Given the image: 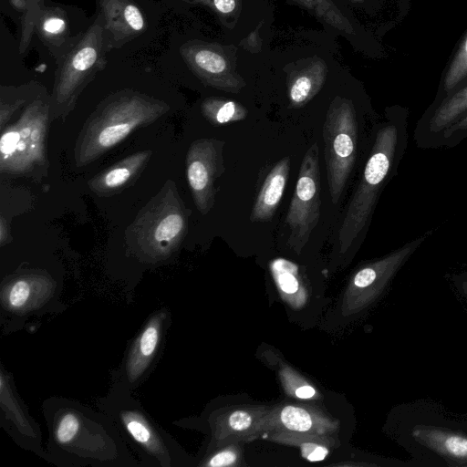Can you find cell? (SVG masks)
<instances>
[{
	"label": "cell",
	"mask_w": 467,
	"mask_h": 467,
	"mask_svg": "<svg viewBox=\"0 0 467 467\" xmlns=\"http://www.w3.org/2000/svg\"><path fill=\"white\" fill-rule=\"evenodd\" d=\"M50 103L34 99L15 123L2 130L0 139V171L26 174L46 165V138Z\"/></svg>",
	"instance_id": "obj_7"
},
{
	"label": "cell",
	"mask_w": 467,
	"mask_h": 467,
	"mask_svg": "<svg viewBox=\"0 0 467 467\" xmlns=\"http://www.w3.org/2000/svg\"><path fill=\"white\" fill-rule=\"evenodd\" d=\"M467 78V34L454 55L443 79L444 96L449 95Z\"/></svg>",
	"instance_id": "obj_27"
},
{
	"label": "cell",
	"mask_w": 467,
	"mask_h": 467,
	"mask_svg": "<svg viewBox=\"0 0 467 467\" xmlns=\"http://www.w3.org/2000/svg\"><path fill=\"white\" fill-rule=\"evenodd\" d=\"M181 53L200 75L216 76L223 73L226 68L224 58L211 49L183 46L181 47Z\"/></svg>",
	"instance_id": "obj_26"
},
{
	"label": "cell",
	"mask_w": 467,
	"mask_h": 467,
	"mask_svg": "<svg viewBox=\"0 0 467 467\" xmlns=\"http://www.w3.org/2000/svg\"><path fill=\"white\" fill-rule=\"evenodd\" d=\"M1 408L5 415L7 430L17 441L33 451H39L40 435L36 424L20 404L14 393L7 376L1 372Z\"/></svg>",
	"instance_id": "obj_17"
},
{
	"label": "cell",
	"mask_w": 467,
	"mask_h": 467,
	"mask_svg": "<svg viewBox=\"0 0 467 467\" xmlns=\"http://www.w3.org/2000/svg\"><path fill=\"white\" fill-rule=\"evenodd\" d=\"M26 101V99L20 98L16 99L14 102H5L1 99L0 103V128L1 130L5 129V124L9 120L15 111L20 108Z\"/></svg>",
	"instance_id": "obj_33"
},
{
	"label": "cell",
	"mask_w": 467,
	"mask_h": 467,
	"mask_svg": "<svg viewBox=\"0 0 467 467\" xmlns=\"http://www.w3.org/2000/svg\"><path fill=\"white\" fill-rule=\"evenodd\" d=\"M322 137L329 194L337 204L356 162L358 119L350 100L337 99L330 104Z\"/></svg>",
	"instance_id": "obj_8"
},
{
	"label": "cell",
	"mask_w": 467,
	"mask_h": 467,
	"mask_svg": "<svg viewBox=\"0 0 467 467\" xmlns=\"http://www.w3.org/2000/svg\"><path fill=\"white\" fill-rule=\"evenodd\" d=\"M415 440L452 465H467V435L434 426H416Z\"/></svg>",
	"instance_id": "obj_19"
},
{
	"label": "cell",
	"mask_w": 467,
	"mask_h": 467,
	"mask_svg": "<svg viewBox=\"0 0 467 467\" xmlns=\"http://www.w3.org/2000/svg\"><path fill=\"white\" fill-rule=\"evenodd\" d=\"M213 138L194 140L186 155V175L197 210L207 214L214 205L215 182L224 172L223 146Z\"/></svg>",
	"instance_id": "obj_11"
},
{
	"label": "cell",
	"mask_w": 467,
	"mask_h": 467,
	"mask_svg": "<svg viewBox=\"0 0 467 467\" xmlns=\"http://www.w3.org/2000/svg\"><path fill=\"white\" fill-rule=\"evenodd\" d=\"M316 89L312 78L307 75L297 77L288 89L290 107L294 109L304 107L314 96Z\"/></svg>",
	"instance_id": "obj_30"
},
{
	"label": "cell",
	"mask_w": 467,
	"mask_h": 467,
	"mask_svg": "<svg viewBox=\"0 0 467 467\" xmlns=\"http://www.w3.org/2000/svg\"><path fill=\"white\" fill-rule=\"evenodd\" d=\"M203 117L213 126L241 121L247 117V109L233 100L208 99L202 104Z\"/></svg>",
	"instance_id": "obj_25"
},
{
	"label": "cell",
	"mask_w": 467,
	"mask_h": 467,
	"mask_svg": "<svg viewBox=\"0 0 467 467\" xmlns=\"http://www.w3.org/2000/svg\"><path fill=\"white\" fill-rule=\"evenodd\" d=\"M52 281L48 275L38 272H29L11 278L2 290L3 300L9 310L19 312L33 301L38 291L51 288Z\"/></svg>",
	"instance_id": "obj_22"
},
{
	"label": "cell",
	"mask_w": 467,
	"mask_h": 467,
	"mask_svg": "<svg viewBox=\"0 0 467 467\" xmlns=\"http://www.w3.org/2000/svg\"><path fill=\"white\" fill-rule=\"evenodd\" d=\"M213 4L223 14H228L235 8L234 0H213Z\"/></svg>",
	"instance_id": "obj_34"
},
{
	"label": "cell",
	"mask_w": 467,
	"mask_h": 467,
	"mask_svg": "<svg viewBox=\"0 0 467 467\" xmlns=\"http://www.w3.org/2000/svg\"><path fill=\"white\" fill-rule=\"evenodd\" d=\"M320 205L319 147L314 142L303 157L285 217L290 230L286 244L295 253L300 254L309 241L319 222Z\"/></svg>",
	"instance_id": "obj_9"
},
{
	"label": "cell",
	"mask_w": 467,
	"mask_h": 467,
	"mask_svg": "<svg viewBox=\"0 0 467 467\" xmlns=\"http://www.w3.org/2000/svg\"><path fill=\"white\" fill-rule=\"evenodd\" d=\"M467 113V82L444 96L424 122L426 132L438 137L448 126Z\"/></svg>",
	"instance_id": "obj_23"
},
{
	"label": "cell",
	"mask_w": 467,
	"mask_h": 467,
	"mask_svg": "<svg viewBox=\"0 0 467 467\" xmlns=\"http://www.w3.org/2000/svg\"><path fill=\"white\" fill-rule=\"evenodd\" d=\"M338 428V420L313 406L278 404L271 407L267 414L263 436L272 431L334 436Z\"/></svg>",
	"instance_id": "obj_14"
},
{
	"label": "cell",
	"mask_w": 467,
	"mask_h": 467,
	"mask_svg": "<svg viewBox=\"0 0 467 467\" xmlns=\"http://www.w3.org/2000/svg\"><path fill=\"white\" fill-rule=\"evenodd\" d=\"M425 238L418 237L358 268L344 293L341 313L345 316L358 314L372 304Z\"/></svg>",
	"instance_id": "obj_10"
},
{
	"label": "cell",
	"mask_w": 467,
	"mask_h": 467,
	"mask_svg": "<svg viewBox=\"0 0 467 467\" xmlns=\"http://www.w3.org/2000/svg\"><path fill=\"white\" fill-rule=\"evenodd\" d=\"M408 143V112L400 111L376 133L369 157L350 198L338 231L339 251L346 253L368 223L379 196L395 171Z\"/></svg>",
	"instance_id": "obj_2"
},
{
	"label": "cell",
	"mask_w": 467,
	"mask_h": 467,
	"mask_svg": "<svg viewBox=\"0 0 467 467\" xmlns=\"http://www.w3.org/2000/svg\"><path fill=\"white\" fill-rule=\"evenodd\" d=\"M167 312L161 310L153 314L137 336L129 350L120 376L118 377L130 389L135 388L146 377L161 348Z\"/></svg>",
	"instance_id": "obj_13"
},
{
	"label": "cell",
	"mask_w": 467,
	"mask_h": 467,
	"mask_svg": "<svg viewBox=\"0 0 467 467\" xmlns=\"http://www.w3.org/2000/svg\"><path fill=\"white\" fill-rule=\"evenodd\" d=\"M241 449L239 443H233L219 447L217 451L210 453L201 463L208 467L236 466L240 464Z\"/></svg>",
	"instance_id": "obj_31"
},
{
	"label": "cell",
	"mask_w": 467,
	"mask_h": 467,
	"mask_svg": "<svg viewBox=\"0 0 467 467\" xmlns=\"http://www.w3.org/2000/svg\"><path fill=\"white\" fill-rule=\"evenodd\" d=\"M169 109L166 102L134 90L109 96L88 117L78 134L74 148L76 165L90 164L135 129L154 122Z\"/></svg>",
	"instance_id": "obj_3"
},
{
	"label": "cell",
	"mask_w": 467,
	"mask_h": 467,
	"mask_svg": "<svg viewBox=\"0 0 467 467\" xmlns=\"http://www.w3.org/2000/svg\"><path fill=\"white\" fill-rule=\"evenodd\" d=\"M270 409L268 406H241L218 414L212 420L213 447L249 442L263 436Z\"/></svg>",
	"instance_id": "obj_12"
},
{
	"label": "cell",
	"mask_w": 467,
	"mask_h": 467,
	"mask_svg": "<svg viewBox=\"0 0 467 467\" xmlns=\"http://www.w3.org/2000/svg\"><path fill=\"white\" fill-rule=\"evenodd\" d=\"M26 11L24 14L21 23L18 50L25 54L30 46L33 34L36 30L38 15L44 6L43 0H26Z\"/></svg>",
	"instance_id": "obj_29"
},
{
	"label": "cell",
	"mask_w": 467,
	"mask_h": 467,
	"mask_svg": "<svg viewBox=\"0 0 467 467\" xmlns=\"http://www.w3.org/2000/svg\"><path fill=\"white\" fill-rule=\"evenodd\" d=\"M190 213L174 182L167 181L127 228L129 250L148 263L168 259L187 234Z\"/></svg>",
	"instance_id": "obj_4"
},
{
	"label": "cell",
	"mask_w": 467,
	"mask_h": 467,
	"mask_svg": "<svg viewBox=\"0 0 467 467\" xmlns=\"http://www.w3.org/2000/svg\"><path fill=\"white\" fill-rule=\"evenodd\" d=\"M130 390L117 379L108 395L99 402L101 412L112 420L125 443L146 465L177 466L180 462L175 442L132 398Z\"/></svg>",
	"instance_id": "obj_5"
},
{
	"label": "cell",
	"mask_w": 467,
	"mask_h": 467,
	"mask_svg": "<svg viewBox=\"0 0 467 467\" xmlns=\"http://www.w3.org/2000/svg\"><path fill=\"white\" fill-rule=\"evenodd\" d=\"M467 135V113L448 126L438 137L441 145H454Z\"/></svg>",
	"instance_id": "obj_32"
},
{
	"label": "cell",
	"mask_w": 467,
	"mask_h": 467,
	"mask_svg": "<svg viewBox=\"0 0 467 467\" xmlns=\"http://www.w3.org/2000/svg\"><path fill=\"white\" fill-rule=\"evenodd\" d=\"M269 268L282 297L293 307H301L308 292L306 275L299 265L278 257L270 262Z\"/></svg>",
	"instance_id": "obj_21"
},
{
	"label": "cell",
	"mask_w": 467,
	"mask_h": 467,
	"mask_svg": "<svg viewBox=\"0 0 467 467\" xmlns=\"http://www.w3.org/2000/svg\"><path fill=\"white\" fill-rule=\"evenodd\" d=\"M462 287L463 293L467 296V280L462 282Z\"/></svg>",
	"instance_id": "obj_37"
},
{
	"label": "cell",
	"mask_w": 467,
	"mask_h": 467,
	"mask_svg": "<svg viewBox=\"0 0 467 467\" xmlns=\"http://www.w3.org/2000/svg\"><path fill=\"white\" fill-rule=\"evenodd\" d=\"M10 4L13 5V7L20 12H23L24 14L26 11V0H9Z\"/></svg>",
	"instance_id": "obj_36"
},
{
	"label": "cell",
	"mask_w": 467,
	"mask_h": 467,
	"mask_svg": "<svg viewBox=\"0 0 467 467\" xmlns=\"http://www.w3.org/2000/svg\"><path fill=\"white\" fill-rule=\"evenodd\" d=\"M290 165V157L285 156L270 170L253 205L252 223H266L273 219L288 182Z\"/></svg>",
	"instance_id": "obj_18"
},
{
	"label": "cell",
	"mask_w": 467,
	"mask_h": 467,
	"mask_svg": "<svg viewBox=\"0 0 467 467\" xmlns=\"http://www.w3.org/2000/svg\"><path fill=\"white\" fill-rule=\"evenodd\" d=\"M49 429L48 454L59 465L134 466L124 440L104 413L71 400L46 403Z\"/></svg>",
	"instance_id": "obj_1"
},
{
	"label": "cell",
	"mask_w": 467,
	"mask_h": 467,
	"mask_svg": "<svg viewBox=\"0 0 467 467\" xmlns=\"http://www.w3.org/2000/svg\"><path fill=\"white\" fill-rule=\"evenodd\" d=\"M152 151L144 150L133 153L93 177L89 189L100 196H109L130 186L149 161Z\"/></svg>",
	"instance_id": "obj_16"
},
{
	"label": "cell",
	"mask_w": 467,
	"mask_h": 467,
	"mask_svg": "<svg viewBox=\"0 0 467 467\" xmlns=\"http://www.w3.org/2000/svg\"><path fill=\"white\" fill-rule=\"evenodd\" d=\"M109 50L120 48L146 28V19L132 0H99Z\"/></svg>",
	"instance_id": "obj_15"
},
{
	"label": "cell",
	"mask_w": 467,
	"mask_h": 467,
	"mask_svg": "<svg viewBox=\"0 0 467 467\" xmlns=\"http://www.w3.org/2000/svg\"><path fill=\"white\" fill-rule=\"evenodd\" d=\"M35 31L56 60H58L76 41L71 39L67 14L60 7L43 6Z\"/></svg>",
	"instance_id": "obj_20"
},
{
	"label": "cell",
	"mask_w": 467,
	"mask_h": 467,
	"mask_svg": "<svg viewBox=\"0 0 467 467\" xmlns=\"http://www.w3.org/2000/svg\"><path fill=\"white\" fill-rule=\"evenodd\" d=\"M108 51L109 48L99 16L57 60L50 99L53 119L65 118L73 109L83 89L105 67Z\"/></svg>",
	"instance_id": "obj_6"
},
{
	"label": "cell",
	"mask_w": 467,
	"mask_h": 467,
	"mask_svg": "<svg viewBox=\"0 0 467 467\" xmlns=\"http://www.w3.org/2000/svg\"><path fill=\"white\" fill-rule=\"evenodd\" d=\"M267 434V438L272 441L299 448L301 455L309 462L323 461L337 446L335 437L331 435L289 431H272Z\"/></svg>",
	"instance_id": "obj_24"
},
{
	"label": "cell",
	"mask_w": 467,
	"mask_h": 467,
	"mask_svg": "<svg viewBox=\"0 0 467 467\" xmlns=\"http://www.w3.org/2000/svg\"><path fill=\"white\" fill-rule=\"evenodd\" d=\"M279 375L284 388L290 395L304 400L317 398L318 393L314 387L290 367L280 368Z\"/></svg>",
	"instance_id": "obj_28"
},
{
	"label": "cell",
	"mask_w": 467,
	"mask_h": 467,
	"mask_svg": "<svg viewBox=\"0 0 467 467\" xmlns=\"http://www.w3.org/2000/svg\"><path fill=\"white\" fill-rule=\"evenodd\" d=\"M11 241L10 228L7 221L1 216L0 219V244L1 246Z\"/></svg>",
	"instance_id": "obj_35"
}]
</instances>
